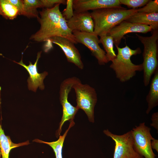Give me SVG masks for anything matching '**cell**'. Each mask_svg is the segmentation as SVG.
Listing matches in <instances>:
<instances>
[{
    "label": "cell",
    "instance_id": "1",
    "mask_svg": "<svg viewBox=\"0 0 158 158\" xmlns=\"http://www.w3.org/2000/svg\"><path fill=\"white\" fill-rule=\"evenodd\" d=\"M138 9L121 7L92 10L90 13L94 23V33L100 37L107 35L112 28L137 12Z\"/></svg>",
    "mask_w": 158,
    "mask_h": 158
},
{
    "label": "cell",
    "instance_id": "2",
    "mask_svg": "<svg viewBox=\"0 0 158 158\" xmlns=\"http://www.w3.org/2000/svg\"><path fill=\"white\" fill-rule=\"evenodd\" d=\"M118 53L116 58L112 61L110 67L115 72L116 77L121 82L127 81L136 74L137 71H143L142 64L136 65L131 60V57L140 54L141 51L138 47L133 49L127 45L122 48L116 47Z\"/></svg>",
    "mask_w": 158,
    "mask_h": 158
},
{
    "label": "cell",
    "instance_id": "3",
    "mask_svg": "<svg viewBox=\"0 0 158 158\" xmlns=\"http://www.w3.org/2000/svg\"><path fill=\"white\" fill-rule=\"evenodd\" d=\"M58 4L51 8L43 9L38 18L41 26L39 30L32 35L30 39L35 41H47L50 38L59 36V21L62 13Z\"/></svg>",
    "mask_w": 158,
    "mask_h": 158
},
{
    "label": "cell",
    "instance_id": "4",
    "mask_svg": "<svg viewBox=\"0 0 158 158\" xmlns=\"http://www.w3.org/2000/svg\"><path fill=\"white\" fill-rule=\"evenodd\" d=\"M152 35L145 37L136 35L144 46L142 63L143 71V82L147 86L149 84L152 75L158 69L157 30H152Z\"/></svg>",
    "mask_w": 158,
    "mask_h": 158
},
{
    "label": "cell",
    "instance_id": "5",
    "mask_svg": "<svg viewBox=\"0 0 158 158\" xmlns=\"http://www.w3.org/2000/svg\"><path fill=\"white\" fill-rule=\"evenodd\" d=\"M76 94V106L83 110L87 115L89 121H94V109L97 100L95 89L87 84H83L80 81L73 87Z\"/></svg>",
    "mask_w": 158,
    "mask_h": 158
},
{
    "label": "cell",
    "instance_id": "6",
    "mask_svg": "<svg viewBox=\"0 0 158 158\" xmlns=\"http://www.w3.org/2000/svg\"><path fill=\"white\" fill-rule=\"evenodd\" d=\"M103 132L114 142L113 158H144L133 148L132 130L121 135L114 134L108 129L104 130Z\"/></svg>",
    "mask_w": 158,
    "mask_h": 158
},
{
    "label": "cell",
    "instance_id": "7",
    "mask_svg": "<svg viewBox=\"0 0 158 158\" xmlns=\"http://www.w3.org/2000/svg\"><path fill=\"white\" fill-rule=\"evenodd\" d=\"M151 128L143 122L136 126L132 130L133 139V147L135 150L145 158H156L151 145L152 140Z\"/></svg>",
    "mask_w": 158,
    "mask_h": 158
},
{
    "label": "cell",
    "instance_id": "8",
    "mask_svg": "<svg viewBox=\"0 0 158 158\" xmlns=\"http://www.w3.org/2000/svg\"><path fill=\"white\" fill-rule=\"evenodd\" d=\"M80 80L75 77L69 78L61 83L59 90V99L63 109V115L57 134L60 135L61 128L64 123L67 121L73 120L79 109L73 106L68 100V94L73 85Z\"/></svg>",
    "mask_w": 158,
    "mask_h": 158
},
{
    "label": "cell",
    "instance_id": "9",
    "mask_svg": "<svg viewBox=\"0 0 158 158\" xmlns=\"http://www.w3.org/2000/svg\"><path fill=\"white\" fill-rule=\"evenodd\" d=\"M77 42L88 49L97 59L100 65H105L109 62L105 52L100 47L98 36L94 33L77 31L72 32Z\"/></svg>",
    "mask_w": 158,
    "mask_h": 158
},
{
    "label": "cell",
    "instance_id": "10",
    "mask_svg": "<svg viewBox=\"0 0 158 158\" xmlns=\"http://www.w3.org/2000/svg\"><path fill=\"white\" fill-rule=\"evenodd\" d=\"M152 31V28L148 25L132 23L125 20L111 29L107 35L113 38L114 44L116 47L118 46L122 38L128 33H146Z\"/></svg>",
    "mask_w": 158,
    "mask_h": 158
},
{
    "label": "cell",
    "instance_id": "11",
    "mask_svg": "<svg viewBox=\"0 0 158 158\" xmlns=\"http://www.w3.org/2000/svg\"><path fill=\"white\" fill-rule=\"evenodd\" d=\"M59 46L64 52L67 61L74 64L81 70L84 68L80 54L74 44L69 40L61 37H52L47 41Z\"/></svg>",
    "mask_w": 158,
    "mask_h": 158
},
{
    "label": "cell",
    "instance_id": "12",
    "mask_svg": "<svg viewBox=\"0 0 158 158\" xmlns=\"http://www.w3.org/2000/svg\"><path fill=\"white\" fill-rule=\"evenodd\" d=\"M42 51L38 52L37 54V59L35 62L33 64L29 62V64L27 66L24 64L22 60L17 62L15 61H13L23 66L27 71L29 75V77L27 79L28 87L29 90L36 92L38 87L42 90L44 89V85L43 81L48 73L44 71L41 73L38 72L37 64L38 61L41 56Z\"/></svg>",
    "mask_w": 158,
    "mask_h": 158
},
{
    "label": "cell",
    "instance_id": "13",
    "mask_svg": "<svg viewBox=\"0 0 158 158\" xmlns=\"http://www.w3.org/2000/svg\"><path fill=\"white\" fill-rule=\"evenodd\" d=\"M67 23L72 32L77 31L94 33V22L90 13L88 11L74 12L73 16L67 20Z\"/></svg>",
    "mask_w": 158,
    "mask_h": 158
},
{
    "label": "cell",
    "instance_id": "14",
    "mask_svg": "<svg viewBox=\"0 0 158 158\" xmlns=\"http://www.w3.org/2000/svg\"><path fill=\"white\" fill-rule=\"evenodd\" d=\"M73 6L75 12L122 7L119 0H73Z\"/></svg>",
    "mask_w": 158,
    "mask_h": 158
},
{
    "label": "cell",
    "instance_id": "15",
    "mask_svg": "<svg viewBox=\"0 0 158 158\" xmlns=\"http://www.w3.org/2000/svg\"><path fill=\"white\" fill-rule=\"evenodd\" d=\"M125 20L132 23L148 25L152 30H158V13H147L137 12Z\"/></svg>",
    "mask_w": 158,
    "mask_h": 158
},
{
    "label": "cell",
    "instance_id": "16",
    "mask_svg": "<svg viewBox=\"0 0 158 158\" xmlns=\"http://www.w3.org/2000/svg\"><path fill=\"white\" fill-rule=\"evenodd\" d=\"M146 100L148 104L146 113L148 114L154 107L158 105V69L154 73Z\"/></svg>",
    "mask_w": 158,
    "mask_h": 158
},
{
    "label": "cell",
    "instance_id": "17",
    "mask_svg": "<svg viewBox=\"0 0 158 158\" xmlns=\"http://www.w3.org/2000/svg\"><path fill=\"white\" fill-rule=\"evenodd\" d=\"M29 144L28 140L18 144L14 143L9 136L5 135L1 126L0 125V148L2 158H9V153L13 148Z\"/></svg>",
    "mask_w": 158,
    "mask_h": 158
},
{
    "label": "cell",
    "instance_id": "18",
    "mask_svg": "<svg viewBox=\"0 0 158 158\" xmlns=\"http://www.w3.org/2000/svg\"><path fill=\"white\" fill-rule=\"evenodd\" d=\"M74 123L73 120L71 121L68 128L66 130L63 135L62 136L60 135L59 139L55 141L48 142L38 139H35L33 141L49 145L53 149L56 158H62V150L64 139L69 130L74 125Z\"/></svg>",
    "mask_w": 158,
    "mask_h": 158
},
{
    "label": "cell",
    "instance_id": "19",
    "mask_svg": "<svg viewBox=\"0 0 158 158\" xmlns=\"http://www.w3.org/2000/svg\"><path fill=\"white\" fill-rule=\"evenodd\" d=\"M0 14L5 18L11 20L19 15L18 9L8 0H0Z\"/></svg>",
    "mask_w": 158,
    "mask_h": 158
},
{
    "label": "cell",
    "instance_id": "20",
    "mask_svg": "<svg viewBox=\"0 0 158 158\" xmlns=\"http://www.w3.org/2000/svg\"><path fill=\"white\" fill-rule=\"evenodd\" d=\"M23 15L28 17H39L37 8H42L41 0H23Z\"/></svg>",
    "mask_w": 158,
    "mask_h": 158
},
{
    "label": "cell",
    "instance_id": "21",
    "mask_svg": "<svg viewBox=\"0 0 158 158\" xmlns=\"http://www.w3.org/2000/svg\"><path fill=\"white\" fill-rule=\"evenodd\" d=\"M99 41V43L102 45L106 51L109 62L112 61L116 56L114 50V42L113 38L111 36L107 35L100 37Z\"/></svg>",
    "mask_w": 158,
    "mask_h": 158
},
{
    "label": "cell",
    "instance_id": "22",
    "mask_svg": "<svg viewBox=\"0 0 158 158\" xmlns=\"http://www.w3.org/2000/svg\"><path fill=\"white\" fill-rule=\"evenodd\" d=\"M59 35L61 37L66 38L74 44H77V42L73 34L72 31L68 27L67 20L61 14L59 21Z\"/></svg>",
    "mask_w": 158,
    "mask_h": 158
},
{
    "label": "cell",
    "instance_id": "23",
    "mask_svg": "<svg viewBox=\"0 0 158 158\" xmlns=\"http://www.w3.org/2000/svg\"><path fill=\"white\" fill-rule=\"evenodd\" d=\"M137 12L147 13H158V0H149L143 7L138 9Z\"/></svg>",
    "mask_w": 158,
    "mask_h": 158
},
{
    "label": "cell",
    "instance_id": "24",
    "mask_svg": "<svg viewBox=\"0 0 158 158\" xmlns=\"http://www.w3.org/2000/svg\"><path fill=\"white\" fill-rule=\"evenodd\" d=\"M150 0H119L121 4L126 6L131 9H136L144 6Z\"/></svg>",
    "mask_w": 158,
    "mask_h": 158
},
{
    "label": "cell",
    "instance_id": "25",
    "mask_svg": "<svg viewBox=\"0 0 158 158\" xmlns=\"http://www.w3.org/2000/svg\"><path fill=\"white\" fill-rule=\"evenodd\" d=\"M66 6L63 11L62 14L66 20L71 18L74 15L73 0L66 1Z\"/></svg>",
    "mask_w": 158,
    "mask_h": 158
},
{
    "label": "cell",
    "instance_id": "26",
    "mask_svg": "<svg viewBox=\"0 0 158 158\" xmlns=\"http://www.w3.org/2000/svg\"><path fill=\"white\" fill-rule=\"evenodd\" d=\"M66 0H41L42 8H51L54 7L56 4H63L66 5Z\"/></svg>",
    "mask_w": 158,
    "mask_h": 158
},
{
    "label": "cell",
    "instance_id": "27",
    "mask_svg": "<svg viewBox=\"0 0 158 158\" xmlns=\"http://www.w3.org/2000/svg\"><path fill=\"white\" fill-rule=\"evenodd\" d=\"M8 1L16 6L19 11V15H23V13L24 6L23 0H8Z\"/></svg>",
    "mask_w": 158,
    "mask_h": 158
},
{
    "label": "cell",
    "instance_id": "28",
    "mask_svg": "<svg viewBox=\"0 0 158 158\" xmlns=\"http://www.w3.org/2000/svg\"><path fill=\"white\" fill-rule=\"evenodd\" d=\"M151 120L152 123L150 124L151 126H152L158 131V112L154 113L152 115Z\"/></svg>",
    "mask_w": 158,
    "mask_h": 158
},
{
    "label": "cell",
    "instance_id": "29",
    "mask_svg": "<svg viewBox=\"0 0 158 158\" xmlns=\"http://www.w3.org/2000/svg\"><path fill=\"white\" fill-rule=\"evenodd\" d=\"M151 145L152 149L155 150L158 152V140L154 138L152 140Z\"/></svg>",
    "mask_w": 158,
    "mask_h": 158
},
{
    "label": "cell",
    "instance_id": "30",
    "mask_svg": "<svg viewBox=\"0 0 158 158\" xmlns=\"http://www.w3.org/2000/svg\"><path fill=\"white\" fill-rule=\"evenodd\" d=\"M1 149L0 148V158H1Z\"/></svg>",
    "mask_w": 158,
    "mask_h": 158
},
{
    "label": "cell",
    "instance_id": "31",
    "mask_svg": "<svg viewBox=\"0 0 158 158\" xmlns=\"http://www.w3.org/2000/svg\"><path fill=\"white\" fill-rule=\"evenodd\" d=\"M0 120H1V119H0Z\"/></svg>",
    "mask_w": 158,
    "mask_h": 158
}]
</instances>
